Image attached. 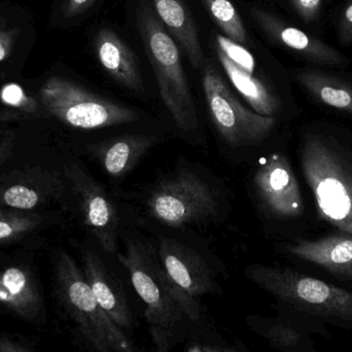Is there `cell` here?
Wrapping results in <instances>:
<instances>
[{
    "instance_id": "1",
    "label": "cell",
    "mask_w": 352,
    "mask_h": 352,
    "mask_svg": "<svg viewBox=\"0 0 352 352\" xmlns=\"http://www.w3.org/2000/svg\"><path fill=\"white\" fill-rule=\"evenodd\" d=\"M118 260L127 269L134 289L146 305V318L155 352H168L182 314L192 320L200 318L196 299L176 285L158 254L142 242H126V252L118 254Z\"/></svg>"
},
{
    "instance_id": "2",
    "label": "cell",
    "mask_w": 352,
    "mask_h": 352,
    "mask_svg": "<svg viewBox=\"0 0 352 352\" xmlns=\"http://www.w3.org/2000/svg\"><path fill=\"white\" fill-rule=\"evenodd\" d=\"M245 275L289 311L352 330V292L283 267L250 265Z\"/></svg>"
},
{
    "instance_id": "3",
    "label": "cell",
    "mask_w": 352,
    "mask_h": 352,
    "mask_svg": "<svg viewBox=\"0 0 352 352\" xmlns=\"http://www.w3.org/2000/svg\"><path fill=\"white\" fill-rule=\"evenodd\" d=\"M302 171L320 219L352 235V159L340 144L316 134L304 138Z\"/></svg>"
},
{
    "instance_id": "4",
    "label": "cell",
    "mask_w": 352,
    "mask_h": 352,
    "mask_svg": "<svg viewBox=\"0 0 352 352\" xmlns=\"http://www.w3.org/2000/svg\"><path fill=\"white\" fill-rule=\"evenodd\" d=\"M138 27L165 107L180 129L192 131L198 126L196 107L177 45L146 4L138 8Z\"/></svg>"
},
{
    "instance_id": "5",
    "label": "cell",
    "mask_w": 352,
    "mask_h": 352,
    "mask_svg": "<svg viewBox=\"0 0 352 352\" xmlns=\"http://www.w3.org/2000/svg\"><path fill=\"white\" fill-rule=\"evenodd\" d=\"M57 292L68 316L97 352H136L129 339L95 299L85 274L67 254L57 265Z\"/></svg>"
},
{
    "instance_id": "6",
    "label": "cell",
    "mask_w": 352,
    "mask_h": 352,
    "mask_svg": "<svg viewBox=\"0 0 352 352\" xmlns=\"http://www.w3.org/2000/svg\"><path fill=\"white\" fill-rule=\"evenodd\" d=\"M41 98L52 116L78 129L113 127L140 120L134 109L98 96L61 76H52L43 84Z\"/></svg>"
},
{
    "instance_id": "7",
    "label": "cell",
    "mask_w": 352,
    "mask_h": 352,
    "mask_svg": "<svg viewBox=\"0 0 352 352\" xmlns=\"http://www.w3.org/2000/svg\"><path fill=\"white\" fill-rule=\"evenodd\" d=\"M203 89L213 124L232 148L260 144L274 128V117H265L246 109L214 68L206 66Z\"/></svg>"
},
{
    "instance_id": "8",
    "label": "cell",
    "mask_w": 352,
    "mask_h": 352,
    "mask_svg": "<svg viewBox=\"0 0 352 352\" xmlns=\"http://www.w3.org/2000/svg\"><path fill=\"white\" fill-rule=\"evenodd\" d=\"M154 219L170 227L207 219L217 211L212 188L202 178L188 170H180L163 182L148 200Z\"/></svg>"
},
{
    "instance_id": "9",
    "label": "cell",
    "mask_w": 352,
    "mask_h": 352,
    "mask_svg": "<svg viewBox=\"0 0 352 352\" xmlns=\"http://www.w3.org/2000/svg\"><path fill=\"white\" fill-rule=\"evenodd\" d=\"M254 188L261 204L277 219H295L304 211L299 182L283 155L263 159L254 175Z\"/></svg>"
},
{
    "instance_id": "10",
    "label": "cell",
    "mask_w": 352,
    "mask_h": 352,
    "mask_svg": "<svg viewBox=\"0 0 352 352\" xmlns=\"http://www.w3.org/2000/svg\"><path fill=\"white\" fill-rule=\"evenodd\" d=\"M0 312L32 326H45V300L28 267L12 264L0 268Z\"/></svg>"
},
{
    "instance_id": "11",
    "label": "cell",
    "mask_w": 352,
    "mask_h": 352,
    "mask_svg": "<svg viewBox=\"0 0 352 352\" xmlns=\"http://www.w3.org/2000/svg\"><path fill=\"white\" fill-rule=\"evenodd\" d=\"M70 175L80 198L87 226L96 236L103 250L115 254L117 250L119 217L113 201L100 184L78 167H72Z\"/></svg>"
},
{
    "instance_id": "12",
    "label": "cell",
    "mask_w": 352,
    "mask_h": 352,
    "mask_svg": "<svg viewBox=\"0 0 352 352\" xmlns=\"http://www.w3.org/2000/svg\"><path fill=\"white\" fill-rule=\"evenodd\" d=\"M157 254L169 277L190 297H201L214 289L212 273L192 248L175 240L162 239Z\"/></svg>"
},
{
    "instance_id": "13",
    "label": "cell",
    "mask_w": 352,
    "mask_h": 352,
    "mask_svg": "<svg viewBox=\"0 0 352 352\" xmlns=\"http://www.w3.org/2000/svg\"><path fill=\"white\" fill-rule=\"evenodd\" d=\"M285 250L335 276L352 281L351 234L341 232L318 240H301L285 246Z\"/></svg>"
},
{
    "instance_id": "14",
    "label": "cell",
    "mask_w": 352,
    "mask_h": 352,
    "mask_svg": "<svg viewBox=\"0 0 352 352\" xmlns=\"http://www.w3.org/2000/svg\"><path fill=\"white\" fill-rule=\"evenodd\" d=\"M252 12L254 20L269 35L307 59L326 65L336 66L344 63L343 56L320 39L310 36L304 31L285 24L264 10L252 8Z\"/></svg>"
},
{
    "instance_id": "15",
    "label": "cell",
    "mask_w": 352,
    "mask_h": 352,
    "mask_svg": "<svg viewBox=\"0 0 352 352\" xmlns=\"http://www.w3.org/2000/svg\"><path fill=\"white\" fill-rule=\"evenodd\" d=\"M85 276L95 299L105 314L121 329H130L132 316L127 298L117 279L96 254L88 252L84 256Z\"/></svg>"
},
{
    "instance_id": "16",
    "label": "cell",
    "mask_w": 352,
    "mask_h": 352,
    "mask_svg": "<svg viewBox=\"0 0 352 352\" xmlns=\"http://www.w3.org/2000/svg\"><path fill=\"white\" fill-rule=\"evenodd\" d=\"M291 312V311H289ZM291 318H275L265 322L260 332L274 349L283 352H316L314 335L330 338L322 322L300 314Z\"/></svg>"
},
{
    "instance_id": "17",
    "label": "cell",
    "mask_w": 352,
    "mask_h": 352,
    "mask_svg": "<svg viewBox=\"0 0 352 352\" xmlns=\"http://www.w3.org/2000/svg\"><path fill=\"white\" fill-rule=\"evenodd\" d=\"M95 45L97 57L105 72L125 88L142 92L144 84L135 56L121 37L109 29H101Z\"/></svg>"
},
{
    "instance_id": "18",
    "label": "cell",
    "mask_w": 352,
    "mask_h": 352,
    "mask_svg": "<svg viewBox=\"0 0 352 352\" xmlns=\"http://www.w3.org/2000/svg\"><path fill=\"white\" fill-rule=\"evenodd\" d=\"M156 142L154 136L126 135L101 142L93 154L107 175L122 177L129 173Z\"/></svg>"
},
{
    "instance_id": "19",
    "label": "cell",
    "mask_w": 352,
    "mask_h": 352,
    "mask_svg": "<svg viewBox=\"0 0 352 352\" xmlns=\"http://www.w3.org/2000/svg\"><path fill=\"white\" fill-rule=\"evenodd\" d=\"M157 14L186 52L190 64L199 68L204 55L194 19L184 0H153Z\"/></svg>"
},
{
    "instance_id": "20",
    "label": "cell",
    "mask_w": 352,
    "mask_h": 352,
    "mask_svg": "<svg viewBox=\"0 0 352 352\" xmlns=\"http://www.w3.org/2000/svg\"><path fill=\"white\" fill-rule=\"evenodd\" d=\"M217 56L230 82L250 103L256 113L265 117H274L280 111L278 97L254 74H248L230 61L227 56L217 49Z\"/></svg>"
},
{
    "instance_id": "21",
    "label": "cell",
    "mask_w": 352,
    "mask_h": 352,
    "mask_svg": "<svg viewBox=\"0 0 352 352\" xmlns=\"http://www.w3.org/2000/svg\"><path fill=\"white\" fill-rule=\"evenodd\" d=\"M300 84L328 107L352 115V88L338 78L316 70L298 74Z\"/></svg>"
},
{
    "instance_id": "22",
    "label": "cell",
    "mask_w": 352,
    "mask_h": 352,
    "mask_svg": "<svg viewBox=\"0 0 352 352\" xmlns=\"http://www.w3.org/2000/svg\"><path fill=\"white\" fill-rule=\"evenodd\" d=\"M204 2L213 20L225 32L226 36L240 45L248 43L243 21L231 0H204Z\"/></svg>"
},
{
    "instance_id": "23",
    "label": "cell",
    "mask_w": 352,
    "mask_h": 352,
    "mask_svg": "<svg viewBox=\"0 0 352 352\" xmlns=\"http://www.w3.org/2000/svg\"><path fill=\"white\" fill-rule=\"evenodd\" d=\"M217 49L221 50L230 61L248 74H254L256 69V61L254 56L242 47L240 43L232 41L229 37L221 34L217 35Z\"/></svg>"
},
{
    "instance_id": "24",
    "label": "cell",
    "mask_w": 352,
    "mask_h": 352,
    "mask_svg": "<svg viewBox=\"0 0 352 352\" xmlns=\"http://www.w3.org/2000/svg\"><path fill=\"white\" fill-rule=\"evenodd\" d=\"M1 200L2 203L12 208L29 210L35 208L41 199L37 192L32 188L18 184L4 190Z\"/></svg>"
},
{
    "instance_id": "25",
    "label": "cell",
    "mask_w": 352,
    "mask_h": 352,
    "mask_svg": "<svg viewBox=\"0 0 352 352\" xmlns=\"http://www.w3.org/2000/svg\"><path fill=\"white\" fill-rule=\"evenodd\" d=\"M33 226V221L25 217L0 213V241L12 239Z\"/></svg>"
},
{
    "instance_id": "26",
    "label": "cell",
    "mask_w": 352,
    "mask_h": 352,
    "mask_svg": "<svg viewBox=\"0 0 352 352\" xmlns=\"http://www.w3.org/2000/svg\"><path fill=\"white\" fill-rule=\"evenodd\" d=\"M292 3L302 20L311 23L318 18L322 0H292Z\"/></svg>"
},
{
    "instance_id": "27",
    "label": "cell",
    "mask_w": 352,
    "mask_h": 352,
    "mask_svg": "<svg viewBox=\"0 0 352 352\" xmlns=\"http://www.w3.org/2000/svg\"><path fill=\"white\" fill-rule=\"evenodd\" d=\"M0 352H35L31 344L16 335L0 333Z\"/></svg>"
},
{
    "instance_id": "28",
    "label": "cell",
    "mask_w": 352,
    "mask_h": 352,
    "mask_svg": "<svg viewBox=\"0 0 352 352\" xmlns=\"http://www.w3.org/2000/svg\"><path fill=\"white\" fill-rule=\"evenodd\" d=\"M20 33L21 29L19 27L6 28L0 31V62L4 61L12 53Z\"/></svg>"
},
{
    "instance_id": "29",
    "label": "cell",
    "mask_w": 352,
    "mask_h": 352,
    "mask_svg": "<svg viewBox=\"0 0 352 352\" xmlns=\"http://www.w3.org/2000/svg\"><path fill=\"white\" fill-rule=\"evenodd\" d=\"M2 99L8 104L14 107H25L28 104V98L25 96L24 92L16 85H10L2 90Z\"/></svg>"
},
{
    "instance_id": "30",
    "label": "cell",
    "mask_w": 352,
    "mask_h": 352,
    "mask_svg": "<svg viewBox=\"0 0 352 352\" xmlns=\"http://www.w3.org/2000/svg\"><path fill=\"white\" fill-rule=\"evenodd\" d=\"M340 39L343 45L352 43V2L344 10L340 23Z\"/></svg>"
},
{
    "instance_id": "31",
    "label": "cell",
    "mask_w": 352,
    "mask_h": 352,
    "mask_svg": "<svg viewBox=\"0 0 352 352\" xmlns=\"http://www.w3.org/2000/svg\"><path fill=\"white\" fill-rule=\"evenodd\" d=\"M96 0H65L64 14L67 18H74L88 10Z\"/></svg>"
},
{
    "instance_id": "32",
    "label": "cell",
    "mask_w": 352,
    "mask_h": 352,
    "mask_svg": "<svg viewBox=\"0 0 352 352\" xmlns=\"http://www.w3.org/2000/svg\"><path fill=\"white\" fill-rule=\"evenodd\" d=\"M6 28H8V19L0 16V31L4 30Z\"/></svg>"
},
{
    "instance_id": "33",
    "label": "cell",
    "mask_w": 352,
    "mask_h": 352,
    "mask_svg": "<svg viewBox=\"0 0 352 352\" xmlns=\"http://www.w3.org/2000/svg\"><path fill=\"white\" fill-rule=\"evenodd\" d=\"M4 152V142L2 140L1 135H0V158H1L2 154Z\"/></svg>"
},
{
    "instance_id": "34",
    "label": "cell",
    "mask_w": 352,
    "mask_h": 352,
    "mask_svg": "<svg viewBox=\"0 0 352 352\" xmlns=\"http://www.w3.org/2000/svg\"><path fill=\"white\" fill-rule=\"evenodd\" d=\"M188 352H204L199 346H192L188 349Z\"/></svg>"
},
{
    "instance_id": "35",
    "label": "cell",
    "mask_w": 352,
    "mask_h": 352,
    "mask_svg": "<svg viewBox=\"0 0 352 352\" xmlns=\"http://www.w3.org/2000/svg\"><path fill=\"white\" fill-rule=\"evenodd\" d=\"M204 352H221V351H213V349H204Z\"/></svg>"
}]
</instances>
